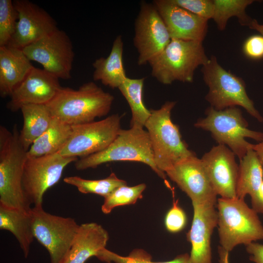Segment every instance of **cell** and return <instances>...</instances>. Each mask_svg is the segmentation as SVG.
Wrapping results in <instances>:
<instances>
[{
    "instance_id": "cell-27",
    "label": "cell",
    "mask_w": 263,
    "mask_h": 263,
    "mask_svg": "<svg viewBox=\"0 0 263 263\" xmlns=\"http://www.w3.org/2000/svg\"><path fill=\"white\" fill-rule=\"evenodd\" d=\"M145 78L127 77L118 87L130 107L132 118L130 127L143 128L151 114L143 101V88Z\"/></svg>"
},
{
    "instance_id": "cell-26",
    "label": "cell",
    "mask_w": 263,
    "mask_h": 263,
    "mask_svg": "<svg viewBox=\"0 0 263 263\" xmlns=\"http://www.w3.org/2000/svg\"><path fill=\"white\" fill-rule=\"evenodd\" d=\"M71 132L72 126L53 117L48 129L34 142L27 151V157L35 158L58 152L68 141Z\"/></svg>"
},
{
    "instance_id": "cell-5",
    "label": "cell",
    "mask_w": 263,
    "mask_h": 263,
    "mask_svg": "<svg viewBox=\"0 0 263 263\" xmlns=\"http://www.w3.org/2000/svg\"><path fill=\"white\" fill-rule=\"evenodd\" d=\"M202 42L171 38L157 56L149 62L151 75L162 84L175 81L192 82L196 68L208 60Z\"/></svg>"
},
{
    "instance_id": "cell-38",
    "label": "cell",
    "mask_w": 263,
    "mask_h": 263,
    "mask_svg": "<svg viewBox=\"0 0 263 263\" xmlns=\"http://www.w3.org/2000/svg\"><path fill=\"white\" fill-rule=\"evenodd\" d=\"M252 149L256 152L260 161L263 166V141L257 144H253Z\"/></svg>"
},
{
    "instance_id": "cell-23",
    "label": "cell",
    "mask_w": 263,
    "mask_h": 263,
    "mask_svg": "<svg viewBox=\"0 0 263 263\" xmlns=\"http://www.w3.org/2000/svg\"><path fill=\"white\" fill-rule=\"evenodd\" d=\"M123 47L122 37L119 35L114 40L109 56L94 61V80L100 81L112 89L118 88L127 77L123 61Z\"/></svg>"
},
{
    "instance_id": "cell-22",
    "label": "cell",
    "mask_w": 263,
    "mask_h": 263,
    "mask_svg": "<svg viewBox=\"0 0 263 263\" xmlns=\"http://www.w3.org/2000/svg\"><path fill=\"white\" fill-rule=\"evenodd\" d=\"M109 236L102 225L92 222L80 225L77 234L62 263H85L106 248Z\"/></svg>"
},
{
    "instance_id": "cell-13",
    "label": "cell",
    "mask_w": 263,
    "mask_h": 263,
    "mask_svg": "<svg viewBox=\"0 0 263 263\" xmlns=\"http://www.w3.org/2000/svg\"><path fill=\"white\" fill-rule=\"evenodd\" d=\"M78 159L64 156L58 152L27 157L24 167L23 187L30 204L34 207L42 206L45 192L58 183L66 166Z\"/></svg>"
},
{
    "instance_id": "cell-15",
    "label": "cell",
    "mask_w": 263,
    "mask_h": 263,
    "mask_svg": "<svg viewBox=\"0 0 263 263\" xmlns=\"http://www.w3.org/2000/svg\"><path fill=\"white\" fill-rule=\"evenodd\" d=\"M166 174L186 193L192 203L216 205L217 194L201 159L196 155L175 164Z\"/></svg>"
},
{
    "instance_id": "cell-4",
    "label": "cell",
    "mask_w": 263,
    "mask_h": 263,
    "mask_svg": "<svg viewBox=\"0 0 263 263\" xmlns=\"http://www.w3.org/2000/svg\"><path fill=\"white\" fill-rule=\"evenodd\" d=\"M220 246L228 252L240 244L245 245L263 239V225L257 212L244 199L237 197L217 200Z\"/></svg>"
},
{
    "instance_id": "cell-1",
    "label": "cell",
    "mask_w": 263,
    "mask_h": 263,
    "mask_svg": "<svg viewBox=\"0 0 263 263\" xmlns=\"http://www.w3.org/2000/svg\"><path fill=\"white\" fill-rule=\"evenodd\" d=\"M113 100L112 94L90 81L77 90L61 87L45 105L53 117L74 126L91 122L107 115Z\"/></svg>"
},
{
    "instance_id": "cell-2",
    "label": "cell",
    "mask_w": 263,
    "mask_h": 263,
    "mask_svg": "<svg viewBox=\"0 0 263 263\" xmlns=\"http://www.w3.org/2000/svg\"><path fill=\"white\" fill-rule=\"evenodd\" d=\"M19 134L16 124L12 132L0 127V204L30 211L31 204L23 187L27 151L20 143Z\"/></svg>"
},
{
    "instance_id": "cell-20",
    "label": "cell",
    "mask_w": 263,
    "mask_h": 263,
    "mask_svg": "<svg viewBox=\"0 0 263 263\" xmlns=\"http://www.w3.org/2000/svg\"><path fill=\"white\" fill-rule=\"evenodd\" d=\"M31 61L22 49L0 47V95L10 96L33 68Z\"/></svg>"
},
{
    "instance_id": "cell-24",
    "label": "cell",
    "mask_w": 263,
    "mask_h": 263,
    "mask_svg": "<svg viewBox=\"0 0 263 263\" xmlns=\"http://www.w3.org/2000/svg\"><path fill=\"white\" fill-rule=\"evenodd\" d=\"M31 210L25 211L0 204V228L13 234L19 242L25 258L29 255L34 239Z\"/></svg>"
},
{
    "instance_id": "cell-16",
    "label": "cell",
    "mask_w": 263,
    "mask_h": 263,
    "mask_svg": "<svg viewBox=\"0 0 263 263\" xmlns=\"http://www.w3.org/2000/svg\"><path fill=\"white\" fill-rule=\"evenodd\" d=\"M235 156L227 146L218 145L201 158L214 190L222 198L236 197L239 165Z\"/></svg>"
},
{
    "instance_id": "cell-9",
    "label": "cell",
    "mask_w": 263,
    "mask_h": 263,
    "mask_svg": "<svg viewBox=\"0 0 263 263\" xmlns=\"http://www.w3.org/2000/svg\"><path fill=\"white\" fill-rule=\"evenodd\" d=\"M34 238L48 252L51 263H62L69 251L80 225L74 219L52 214L42 206L31 210Z\"/></svg>"
},
{
    "instance_id": "cell-25",
    "label": "cell",
    "mask_w": 263,
    "mask_h": 263,
    "mask_svg": "<svg viewBox=\"0 0 263 263\" xmlns=\"http://www.w3.org/2000/svg\"><path fill=\"white\" fill-rule=\"evenodd\" d=\"M20 111L23 125L19 132V139L27 151L34 142L48 129L53 117L44 104L25 105Z\"/></svg>"
},
{
    "instance_id": "cell-18",
    "label": "cell",
    "mask_w": 263,
    "mask_h": 263,
    "mask_svg": "<svg viewBox=\"0 0 263 263\" xmlns=\"http://www.w3.org/2000/svg\"><path fill=\"white\" fill-rule=\"evenodd\" d=\"M169 32L171 38L202 42L207 31L208 19L173 3L171 0L152 2Z\"/></svg>"
},
{
    "instance_id": "cell-37",
    "label": "cell",
    "mask_w": 263,
    "mask_h": 263,
    "mask_svg": "<svg viewBox=\"0 0 263 263\" xmlns=\"http://www.w3.org/2000/svg\"><path fill=\"white\" fill-rule=\"evenodd\" d=\"M218 253L220 263H229V252L219 246L218 247Z\"/></svg>"
},
{
    "instance_id": "cell-31",
    "label": "cell",
    "mask_w": 263,
    "mask_h": 263,
    "mask_svg": "<svg viewBox=\"0 0 263 263\" xmlns=\"http://www.w3.org/2000/svg\"><path fill=\"white\" fill-rule=\"evenodd\" d=\"M99 260L114 263H193L188 253L179 255L173 260L163 262H155L145 253L134 252L128 256H122L106 248L100 250L96 256Z\"/></svg>"
},
{
    "instance_id": "cell-14",
    "label": "cell",
    "mask_w": 263,
    "mask_h": 263,
    "mask_svg": "<svg viewBox=\"0 0 263 263\" xmlns=\"http://www.w3.org/2000/svg\"><path fill=\"white\" fill-rule=\"evenodd\" d=\"M18 14L15 31L8 46L22 49L58 29L44 9L28 0H14Z\"/></svg>"
},
{
    "instance_id": "cell-39",
    "label": "cell",
    "mask_w": 263,
    "mask_h": 263,
    "mask_svg": "<svg viewBox=\"0 0 263 263\" xmlns=\"http://www.w3.org/2000/svg\"><path fill=\"white\" fill-rule=\"evenodd\" d=\"M248 27L251 29L257 31L263 36V25L259 24L256 20L253 19L251 23Z\"/></svg>"
},
{
    "instance_id": "cell-32",
    "label": "cell",
    "mask_w": 263,
    "mask_h": 263,
    "mask_svg": "<svg viewBox=\"0 0 263 263\" xmlns=\"http://www.w3.org/2000/svg\"><path fill=\"white\" fill-rule=\"evenodd\" d=\"M18 14L11 0H0V47L8 45L17 26Z\"/></svg>"
},
{
    "instance_id": "cell-36",
    "label": "cell",
    "mask_w": 263,
    "mask_h": 263,
    "mask_svg": "<svg viewBox=\"0 0 263 263\" xmlns=\"http://www.w3.org/2000/svg\"><path fill=\"white\" fill-rule=\"evenodd\" d=\"M246 246L249 259L255 263H263V244L252 242Z\"/></svg>"
},
{
    "instance_id": "cell-7",
    "label": "cell",
    "mask_w": 263,
    "mask_h": 263,
    "mask_svg": "<svg viewBox=\"0 0 263 263\" xmlns=\"http://www.w3.org/2000/svg\"><path fill=\"white\" fill-rule=\"evenodd\" d=\"M129 161L148 165L160 177L165 179L166 174L156 167L154 160L149 134L143 128L130 127L121 129L111 144L104 150L81 158L75 162L78 170L95 168L106 163Z\"/></svg>"
},
{
    "instance_id": "cell-33",
    "label": "cell",
    "mask_w": 263,
    "mask_h": 263,
    "mask_svg": "<svg viewBox=\"0 0 263 263\" xmlns=\"http://www.w3.org/2000/svg\"><path fill=\"white\" fill-rule=\"evenodd\" d=\"M177 5L207 19L212 18L213 2L211 0H171Z\"/></svg>"
},
{
    "instance_id": "cell-17",
    "label": "cell",
    "mask_w": 263,
    "mask_h": 263,
    "mask_svg": "<svg viewBox=\"0 0 263 263\" xmlns=\"http://www.w3.org/2000/svg\"><path fill=\"white\" fill-rule=\"evenodd\" d=\"M59 79L44 69L33 66L13 92L7 108L15 112L25 105L46 104L61 87Z\"/></svg>"
},
{
    "instance_id": "cell-40",
    "label": "cell",
    "mask_w": 263,
    "mask_h": 263,
    "mask_svg": "<svg viewBox=\"0 0 263 263\" xmlns=\"http://www.w3.org/2000/svg\"><path fill=\"white\" fill-rule=\"evenodd\" d=\"M260 193H261V196L263 199V182L261 185V189H260Z\"/></svg>"
},
{
    "instance_id": "cell-3",
    "label": "cell",
    "mask_w": 263,
    "mask_h": 263,
    "mask_svg": "<svg viewBox=\"0 0 263 263\" xmlns=\"http://www.w3.org/2000/svg\"><path fill=\"white\" fill-rule=\"evenodd\" d=\"M174 101H167L159 109L151 110L145 127L150 139L154 162L162 172L175 164L196 155L182 139L179 127L171 118Z\"/></svg>"
},
{
    "instance_id": "cell-8",
    "label": "cell",
    "mask_w": 263,
    "mask_h": 263,
    "mask_svg": "<svg viewBox=\"0 0 263 263\" xmlns=\"http://www.w3.org/2000/svg\"><path fill=\"white\" fill-rule=\"evenodd\" d=\"M201 71L204 80L208 87L205 98L211 107L220 111L240 106L258 121L263 122V116L246 93L244 81L223 68L215 56H212L208 59Z\"/></svg>"
},
{
    "instance_id": "cell-35",
    "label": "cell",
    "mask_w": 263,
    "mask_h": 263,
    "mask_svg": "<svg viewBox=\"0 0 263 263\" xmlns=\"http://www.w3.org/2000/svg\"><path fill=\"white\" fill-rule=\"evenodd\" d=\"M245 54L252 58L263 57V36H253L249 38L244 45Z\"/></svg>"
},
{
    "instance_id": "cell-28",
    "label": "cell",
    "mask_w": 263,
    "mask_h": 263,
    "mask_svg": "<svg viewBox=\"0 0 263 263\" xmlns=\"http://www.w3.org/2000/svg\"><path fill=\"white\" fill-rule=\"evenodd\" d=\"M254 1L253 0H213L212 19L221 31L225 28L228 20L232 17H237L241 25L249 27L253 19L246 14L245 9Z\"/></svg>"
},
{
    "instance_id": "cell-19",
    "label": "cell",
    "mask_w": 263,
    "mask_h": 263,
    "mask_svg": "<svg viewBox=\"0 0 263 263\" xmlns=\"http://www.w3.org/2000/svg\"><path fill=\"white\" fill-rule=\"evenodd\" d=\"M193 216L187 240L191 245L190 258L193 263H212L211 237L218 224L215 205L192 203Z\"/></svg>"
},
{
    "instance_id": "cell-12",
    "label": "cell",
    "mask_w": 263,
    "mask_h": 263,
    "mask_svg": "<svg viewBox=\"0 0 263 263\" xmlns=\"http://www.w3.org/2000/svg\"><path fill=\"white\" fill-rule=\"evenodd\" d=\"M171 38L168 28L152 3L142 1L134 23L133 44L137 64L144 65L157 56Z\"/></svg>"
},
{
    "instance_id": "cell-41",
    "label": "cell",
    "mask_w": 263,
    "mask_h": 263,
    "mask_svg": "<svg viewBox=\"0 0 263 263\" xmlns=\"http://www.w3.org/2000/svg\"><path fill=\"white\" fill-rule=\"evenodd\" d=\"M106 263H111V262H107Z\"/></svg>"
},
{
    "instance_id": "cell-34",
    "label": "cell",
    "mask_w": 263,
    "mask_h": 263,
    "mask_svg": "<svg viewBox=\"0 0 263 263\" xmlns=\"http://www.w3.org/2000/svg\"><path fill=\"white\" fill-rule=\"evenodd\" d=\"M187 217L184 211L178 204V200H174L172 207L168 211L165 219L167 229L172 233L182 230L186 224Z\"/></svg>"
},
{
    "instance_id": "cell-21",
    "label": "cell",
    "mask_w": 263,
    "mask_h": 263,
    "mask_svg": "<svg viewBox=\"0 0 263 263\" xmlns=\"http://www.w3.org/2000/svg\"><path fill=\"white\" fill-rule=\"evenodd\" d=\"M263 179V165L256 152L251 149L240 161L236 197L244 199L247 194L249 195L252 208L263 214V199L260 193Z\"/></svg>"
},
{
    "instance_id": "cell-29",
    "label": "cell",
    "mask_w": 263,
    "mask_h": 263,
    "mask_svg": "<svg viewBox=\"0 0 263 263\" xmlns=\"http://www.w3.org/2000/svg\"><path fill=\"white\" fill-rule=\"evenodd\" d=\"M64 182L75 187L83 194L93 193L106 197L117 188L127 185L126 181L118 178L112 172L107 177L99 180H89L74 176L66 177Z\"/></svg>"
},
{
    "instance_id": "cell-10",
    "label": "cell",
    "mask_w": 263,
    "mask_h": 263,
    "mask_svg": "<svg viewBox=\"0 0 263 263\" xmlns=\"http://www.w3.org/2000/svg\"><path fill=\"white\" fill-rule=\"evenodd\" d=\"M120 121V115L113 114L99 121L72 126L71 135L58 153L81 158L104 150L121 130Z\"/></svg>"
},
{
    "instance_id": "cell-6",
    "label": "cell",
    "mask_w": 263,
    "mask_h": 263,
    "mask_svg": "<svg viewBox=\"0 0 263 263\" xmlns=\"http://www.w3.org/2000/svg\"><path fill=\"white\" fill-rule=\"evenodd\" d=\"M206 117L198 119L195 127L209 132L218 145L230 148L241 161L253 145L245 140L250 138L259 142L263 141V132L248 128V123L242 111L232 107L218 111L212 107L206 111Z\"/></svg>"
},
{
    "instance_id": "cell-30",
    "label": "cell",
    "mask_w": 263,
    "mask_h": 263,
    "mask_svg": "<svg viewBox=\"0 0 263 263\" xmlns=\"http://www.w3.org/2000/svg\"><path fill=\"white\" fill-rule=\"evenodd\" d=\"M146 188L144 183L129 187L122 186L116 188L104 198L101 210L105 214L110 213L116 207L135 204L141 199L142 193Z\"/></svg>"
},
{
    "instance_id": "cell-11",
    "label": "cell",
    "mask_w": 263,
    "mask_h": 263,
    "mask_svg": "<svg viewBox=\"0 0 263 263\" xmlns=\"http://www.w3.org/2000/svg\"><path fill=\"white\" fill-rule=\"evenodd\" d=\"M22 50L30 61L39 63L58 79L71 78L75 53L72 41L63 30L58 28Z\"/></svg>"
}]
</instances>
